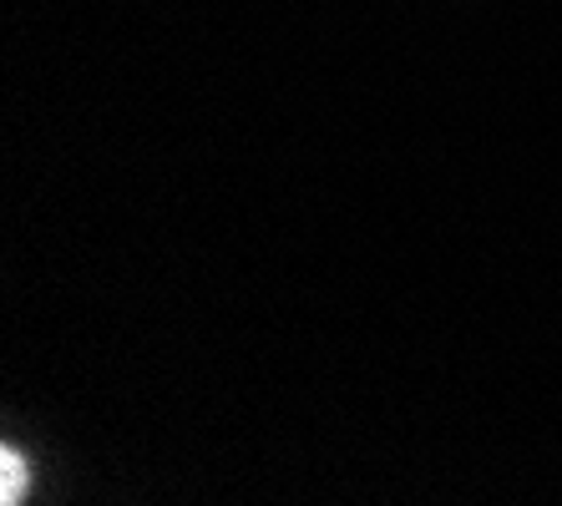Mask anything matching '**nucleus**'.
Here are the masks:
<instances>
[{
  "instance_id": "obj_1",
  "label": "nucleus",
  "mask_w": 562,
  "mask_h": 506,
  "mask_svg": "<svg viewBox=\"0 0 562 506\" xmlns=\"http://www.w3.org/2000/svg\"><path fill=\"white\" fill-rule=\"evenodd\" d=\"M0 502L15 506V502H26V456L21 451H0Z\"/></svg>"
}]
</instances>
